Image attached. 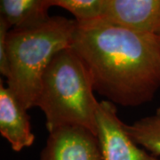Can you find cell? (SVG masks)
Masks as SVG:
<instances>
[{"instance_id": "cell-1", "label": "cell", "mask_w": 160, "mask_h": 160, "mask_svg": "<svg viewBox=\"0 0 160 160\" xmlns=\"http://www.w3.org/2000/svg\"><path fill=\"white\" fill-rule=\"evenodd\" d=\"M88 70L94 91L114 104L136 107L160 89L158 37L99 20L78 24L70 46Z\"/></svg>"}, {"instance_id": "cell-2", "label": "cell", "mask_w": 160, "mask_h": 160, "mask_svg": "<svg viewBox=\"0 0 160 160\" xmlns=\"http://www.w3.org/2000/svg\"><path fill=\"white\" fill-rule=\"evenodd\" d=\"M91 77L71 47L55 54L44 72L35 103L46 117L49 132L64 126H81L95 134L99 102Z\"/></svg>"}, {"instance_id": "cell-3", "label": "cell", "mask_w": 160, "mask_h": 160, "mask_svg": "<svg viewBox=\"0 0 160 160\" xmlns=\"http://www.w3.org/2000/svg\"><path fill=\"white\" fill-rule=\"evenodd\" d=\"M77 26L75 19L51 16L34 29L9 30L7 87L27 109L35 107L43 75L52 58L71 46Z\"/></svg>"}, {"instance_id": "cell-4", "label": "cell", "mask_w": 160, "mask_h": 160, "mask_svg": "<svg viewBox=\"0 0 160 160\" xmlns=\"http://www.w3.org/2000/svg\"><path fill=\"white\" fill-rule=\"evenodd\" d=\"M95 127L101 160H159L132 140L111 102H99Z\"/></svg>"}, {"instance_id": "cell-5", "label": "cell", "mask_w": 160, "mask_h": 160, "mask_svg": "<svg viewBox=\"0 0 160 160\" xmlns=\"http://www.w3.org/2000/svg\"><path fill=\"white\" fill-rule=\"evenodd\" d=\"M102 21L137 33L160 37V0H106Z\"/></svg>"}, {"instance_id": "cell-6", "label": "cell", "mask_w": 160, "mask_h": 160, "mask_svg": "<svg viewBox=\"0 0 160 160\" xmlns=\"http://www.w3.org/2000/svg\"><path fill=\"white\" fill-rule=\"evenodd\" d=\"M39 160H101L96 135L81 126H64L49 132Z\"/></svg>"}, {"instance_id": "cell-7", "label": "cell", "mask_w": 160, "mask_h": 160, "mask_svg": "<svg viewBox=\"0 0 160 160\" xmlns=\"http://www.w3.org/2000/svg\"><path fill=\"white\" fill-rule=\"evenodd\" d=\"M27 110L13 92L1 81L0 133L16 152L31 147L35 142V134Z\"/></svg>"}, {"instance_id": "cell-8", "label": "cell", "mask_w": 160, "mask_h": 160, "mask_svg": "<svg viewBox=\"0 0 160 160\" xmlns=\"http://www.w3.org/2000/svg\"><path fill=\"white\" fill-rule=\"evenodd\" d=\"M51 0H1L0 19L11 29H29L46 23L51 16Z\"/></svg>"}, {"instance_id": "cell-9", "label": "cell", "mask_w": 160, "mask_h": 160, "mask_svg": "<svg viewBox=\"0 0 160 160\" xmlns=\"http://www.w3.org/2000/svg\"><path fill=\"white\" fill-rule=\"evenodd\" d=\"M132 140L155 157L160 156V107L154 114L144 117L131 125L125 124Z\"/></svg>"}, {"instance_id": "cell-10", "label": "cell", "mask_w": 160, "mask_h": 160, "mask_svg": "<svg viewBox=\"0 0 160 160\" xmlns=\"http://www.w3.org/2000/svg\"><path fill=\"white\" fill-rule=\"evenodd\" d=\"M106 0H51L52 6H60L74 15L78 24L102 20Z\"/></svg>"}, {"instance_id": "cell-11", "label": "cell", "mask_w": 160, "mask_h": 160, "mask_svg": "<svg viewBox=\"0 0 160 160\" xmlns=\"http://www.w3.org/2000/svg\"><path fill=\"white\" fill-rule=\"evenodd\" d=\"M9 27L4 20L0 19V73L6 78L8 77V57L6 50V37L9 32Z\"/></svg>"}, {"instance_id": "cell-12", "label": "cell", "mask_w": 160, "mask_h": 160, "mask_svg": "<svg viewBox=\"0 0 160 160\" xmlns=\"http://www.w3.org/2000/svg\"><path fill=\"white\" fill-rule=\"evenodd\" d=\"M158 39H159V42H160V37H158Z\"/></svg>"}]
</instances>
